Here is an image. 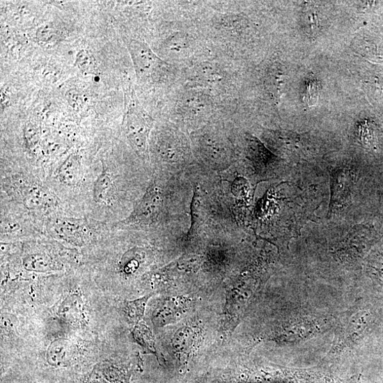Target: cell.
<instances>
[{"mask_svg": "<svg viewBox=\"0 0 383 383\" xmlns=\"http://www.w3.org/2000/svg\"><path fill=\"white\" fill-rule=\"evenodd\" d=\"M75 65L84 73L97 75V64L93 55L87 50H81L76 56Z\"/></svg>", "mask_w": 383, "mask_h": 383, "instance_id": "14", "label": "cell"}, {"mask_svg": "<svg viewBox=\"0 0 383 383\" xmlns=\"http://www.w3.org/2000/svg\"><path fill=\"white\" fill-rule=\"evenodd\" d=\"M79 163L78 157L72 155L63 164L60 169L59 175L65 182L73 180V178L75 176V173H78Z\"/></svg>", "mask_w": 383, "mask_h": 383, "instance_id": "19", "label": "cell"}, {"mask_svg": "<svg viewBox=\"0 0 383 383\" xmlns=\"http://www.w3.org/2000/svg\"><path fill=\"white\" fill-rule=\"evenodd\" d=\"M84 303L79 295L70 294L61 302L58 316L67 322H77L84 317Z\"/></svg>", "mask_w": 383, "mask_h": 383, "instance_id": "8", "label": "cell"}, {"mask_svg": "<svg viewBox=\"0 0 383 383\" xmlns=\"http://www.w3.org/2000/svg\"><path fill=\"white\" fill-rule=\"evenodd\" d=\"M57 29L51 25H44L38 28L36 33V38L38 42L45 45L54 44L58 38Z\"/></svg>", "mask_w": 383, "mask_h": 383, "instance_id": "18", "label": "cell"}, {"mask_svg": "<svg viewBox=\"0 0 383 383\" xmlns=\"http://www.w3.org/2000/svg\"><path fill=\"white\" fill-rule=\"evenodd\" d=\"M159 150L165 160L176 162L184 159L187 146L180 134L175 131H168L159 138Z\"/></svg>", "mask_w": 383, "mask_h": 383, "instance_id": "5", "label": "cell"}, {"mask_svg": "<svg viewBox=\"0 0 383 383\" xmlns=\"http://www.w3.org/2000/svg\"><path fill=\"white\" fill-rule=\"evenodd\" d=\"M166 48L173 56H179L189 49V42L185 35L177 33L169 38L166 43Z\"/></svg>", "mask_w": 383, "mask_h": 383, "instance_id": "16", "label": "cell"}, {"mask_svg": "<svg viewBox=\"0 0 383 383\" xmlns=\"http://www.w3.org/2000/svg\"><path fill=\"white\" fill-rule=\"evenodd\" d=\"M73 347L71 342L65 338L54 341L47 351V359L53 367H60L65 365L72 357Z\"/></svg>", "mask_w": 383, "mask_h": 383, "instance_id": "10", "label": "cell"}, {"mask_svg": "<svg viewBox=\"0 0 383 383\" xmlns=\"http://www.w3.org/2000/svg\"><path fill=\"white\" fill-rule=\"evenodd\" d=\"M23 264L26 269L30 272H48L56 269L52 258L45 254L29 255L24 259Z\"/></svg>", "mask_w": 383, "mask_h": 383, "instance_id": "11", "label": "cell"}, {"mask_svg": "<svg viewBox=\"0 0 383 383\" xmlns=\"http://www.w3.org/2000/svg\"><path fill=\"white\" fill-rule=\"evenodd\" d=\"M286 77L282 67L279 64L272 65L267 72L265 87L276 104H279L283 96Z\"/></svg>", "mask_w": 383, "mask_h": 383, "instance_id": "6", "label": "cell"}, {"mask_svg": "<svg viewBox=\"0 0 383 383\" xmlns=\"http://www.w3.org/2000/svg\"><path fill=\"white\" fill-rule=\"evenodd\" d=\"M151 296L152 294L136 300L125 302L123 311L130 323L137 325L143 319L146 303Z\"/></svg>", "mask_w": 383, "mask_h": 383, "instance_id": "12", "label": "cell"}, {"mask_svg": "<svg viewBox=\"0 0 383 383\" xmlns=\"http://www.w3.org/2000/svg\"><path fill=\"white\" fill-rule=\"evenodd\" d=\"M67 98L71 106L76 109H79L84 104L83 95L79 92L70 91L67 93Z\"/></svg>", "mask_w": 383, "mask_h": 383, "instance_id": "22", "label": "cell"}, {"mask_svg": "<svg viewBox=\"0 0 383 383\" xmlns=\"http://www.w3.org/2000/svg\"><path fill=\"white\" fill-rule=\"evenodd\" d=\"M221 79L219 68L212 63H203L191 72L190 81L195 86H208L219 83Z\"/></svg>", "mask_w": 383, "mask_h": 383, "instance_id": "9", "label": "cell"}, {"mask_svg": "<svg viewBox=\"0 0 383 383\" xmlns=\"http://www.w3.org/2000/svg\"><path fill=\"white\" fill-rule=\"evenodd\" d=\"M88 383H128L125 373L107 362L97 364L91 373Z\"/></svg>", "mask_w": 383, "mask_h": 383, "instance_id": "7", "label": "cell"}, {"mask_svg": "<svg viewBox=\"0 0 383 383\" xmlns=\"http://www.w3.org/2000/svg\"><path fill=\"white\" fill-rule=\"evenodd\" d=\"M196 143L201 157L211 165L224 167L231 162V146L219 134L211 130H204L196 135Z\"/></svg>", "mask_w": 383, "mask_h": 383, "instance_id": "3", "label": "cell"}, {"mask_svg": "<svg viewBox=\"0 0 383 383\" xmlns=\"http://www.w3.org/2000/svg\"><path fill=\"white\" fill-rule=\"evenodd\" d=\"M125 132L127 139L137 155L148 157V140L153 126V120L141 105L135 91L130 84L125 92Z\"/></svg>", "mask_w": 383, "mask_h": 383, "instance_id": "1", "label": "cell"}, {"mask_svg": "<svg viewBox=\"0 0 383 383\" xmlns=\"http://www.w3.org/2000/svg\"><path fill=\"white\" fill-rule=\"evenodd\" d=\"M318 85L314 81L308 83V85H306V88L304 92V102L308 104V105L313 106L318 102Z\"/></svg>", "mask_w": 383, "mask_h": 383, "instance_id": "21", "label": "cell"}, {"mask_svg": "<svg viewBox=\"0 0 383 383\" xmlns=\"http://www.w3.org/2000/svg\"><path fill=\"white\" fill-rule=\"evenodd\" d=\"M212 109V101L210 95L196 88L184 93L178 104V110L182 118L190 123L203 121Z\"/></svg>", "mask_w": 383, "mask_h": 383, "instance_id": "4", "label": "cell"}, {"mask_svg": "<svg viewBox=\"0 0 383 383\" xmlns=\"http://www.w3.org/2000/svg\"><path fill=\"white\" fill-rule=\"evenodd\" d=\"M111 189V179L109 175L102 173L95 182L94 197L97 202L105 201Z\"/></svg>", "mask_w": 383, "mask_h": 383, "instance_id": "17", "label": "cell"}, {"mask_svg": "<svg viewBox=\"0 0 383 383\" xmlns=\"http://www.w3.org/2000/svg\"><path fill=\"white\" fill-rule=\"evenodd\" d=\"M156 190L150 189L147 194L144 196L141 203L136 211V216L139 218L149 217L153 211L157 210L159 205L158 196Z\"/></svg>", "mask_w": 383, "mask_h": 383, "instance_id": "15", "label": "cell"}, {"mask_svg": "<svg viewBox=\"0 0 383 383\" xmlns=\"http://www.w3.org/2000/svg\"><path fill=\"white\" fill-rule=\"evenodd\" d=\"M360 136L363 144L368 147H374L375 145V132L373 124L366 121L360 127Z\"/></svg>", "mask_w": 383, "mask_h": 383, "instance_id": "20", "label": "cell"}, {"mask_svg": "<svg viewBox=\"0 0 383 383\" xmlns=\"http://www.w3.org/2000/svg\"><path fill=\"white\" fill-rule=\"evenodd\" d=\"M128 50L134 63L137 79L143 82L158 81L166 70L168 64L144 42L131 40Z\"/></svg>", "mask_w": 383, "mask_h": 383, "instance_id": "2", "label": "cell"}, {"mask_svg": "<svg viewBox=\"0 0 383 383\" xmlns=\"http://www.w3.org/2000/svg\"><path fill=\"white\" fill-rule=\"evenodd\" d=\"M133 336L135 340L147 352L156 354L155 337H153L150 329L148 327L138 324L133 331Z\"/></svg>", "mask_w": 383, "mask_h": 383, "instance_id": "13", "label": "cell"}]
</instances>
